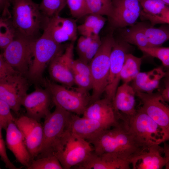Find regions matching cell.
<instances>
[{"mask_svg":"<svg viewBox=\"0 0 169 169\" xmlns=\"http://www.w3.org/2000/svg\"><path fill=\"white\" fill-rule=\"evenodd\" d=\"M88 141L96 154L109 155L127 160L132 165L137 158L148 149L129 131L123 121L102 131Z\"/></svg>","mask_w":169,"mask_h":169,"instance_id":"obj_1","label":"cell"},{"mask_svg":"<svg viewBox=\"0 0 169 169\" xmlns=\"http://www.w3.org/2000/svg\"><path fill=\"white\" fill-rule=\"evenodd\" d=\"M12 20L16 33L31 39L38 38L48 19L39 4L32 0H12Z\"/></svg>","mask_w":169,"mask_h":169,"instance_id":"obj_2","label":"cell"},{"mask_svg":"<svg viewBox=\"0 0 169 169\" xmlns=\"http://www.w3.org/2000/svg\"><path fill=\"white\" fill-rule=\"evenodd\" d=\"M101 40V46L89 64L93 83L90 104L100 98L107 84L110 55L115 41L113 31Z\"/></svg>","mask_w":169,"mask_h":169,"instance_id":"obj_3","label":"cell"},{"mask_svg":"<svg viewBox=\"0 0 169 169\" xmlns=\"http://www.w3.org/2000/svg\"><path fill=\"white\" fill-rule=\"evenodd\" d=\"M44 119L43 138L38 154L35 158L53 155L55 149L68 130L72 113L57 105Z\"/></svg>","mask_w":169,"mask_h":169,"instance_id":"obj_4","label":"cell"},{"mask_svg":"<svg viewBox=\"0 0 169 169\" xmlns=\"http://www.w3.org/2000/svg\"><path fill=\"white\" fill-rule=\"evenodd\" d=\"M66 47L43 31L34 41L33 58L26 76L27 79L34 83L44 84L43 74L46 67L55 57L64 52Z\"/></svg>","mask_w":169,"mask_h":169,"instance_id":"obj_5","label":"cell"},{"mask_svg":"<svg viewBox=\"0 0 169 169\" xmlns=\"http://www.w3.org/2000/svg\"><path fill=\"white\" fill-rule=\"evenodd\" d=\"M93 151V147L88 141L73 136L68 130L53 155L58 158L64 169H69L83 163Z\"/></svg>","mask_w":169,"mask_h":169,"instance_id":"obj_6","label":"cell"},{"mask_svg":"<svg viewBox=\"0 0 169 169\" xmlns=\"http://www.w3.org/2000/svg\"><path fill=\"white\" fill-rule=\"evenodd\" d=\"M44 84L51 94L53 104L70 112L83 115L90 103L91 95L78 87L69 89L48 79L44 80Z\"/></svg>","mask_w":169,"mask_h":169,"instance_id":"obj_7","label":"cell"},{"mask_svg":"<svg viewBox=\"0 0 169 169\" xmlns=\"http://www.w3.org/2000/svg\"><path fill=\"white\" fill-rule=\"evenodd\" d=\"M123 121L129 131L146 149L166 141L162 129L140 108L134 115Z\"/></svg>","mask_w":169,"mask_h":169,"instance_id":"obj_8","label":"cell"},{"mask_svg":"<svg viewBox=\"0 0 169 169\" xmlns=\"http://www.w3.org/2000/svg\"><path fill=\"white\" fill-rule=\"evenodd\" d=\"M35 40L16 33L13 40L2 53L5 60L26 77L33 61Z\"/></svg>","mask_w":169,"mask_h":169,"instance_id":"obj_9","label":"cell"},{"mask_svg":"<svg viewBox=\"0 0 169 169\" xmlns=\"http://www.w3.org/2000/svg\"><path fill=\"white\" fill-rule=\"evenodd\" d=\"M136 92L142 105L140 108L161 127L164 133L166 141H169V105L160 93Z\"/></svg>","mask_w":169,"mask_h":169,"instance_id":"obj_10","label":"cell"},{"mask_svg":"<svg viewBox=\"0 0 169 169\" xmlns=\"http://www.w3.org/2000/svg\"><path fill=\"white\" fill-rule=\"evenodd\" d=\"M28 79L19 74L0 79V100L7 103L16 113L20 110L22 101L27 94Z\"/></svg>","mask_w":169,"mask_h":169,"instance_id":"obj_11","label":"cell"},{"mask_svg":"<svg viewBox=\"0 0 169 169\" xmlns=\"http://www.w3.org/2000/svg\"><path fill=\"white\" fill-rule=\"evenodd\" d=\"M129 44L122 38L115 39L110 55L109 74L105 93L106 97L113 102L120 79V73Z\"/></svg>","mask_w":169,"mask_h":169,"instance_id":"obj_12","label":"cell"},{"mask_svg":"<svg viewBox=\"0 0 169 169\" xmlns=\"http://www.w3.org/2000/svg\"><path fill=\"white\" fill-rule=\"evenodd\" d=\"M74 42H71L64 52L55 57L49 64V72L51 78L69 87L75 84L72 69Z\"/></svg>","mask_w":169,"mask_h":169,"instance_id":"obj_13","label":"cell"},{"mask_svg":"<svg viewBox=\"0 0 169 169\" xmlns=\"http://www.w3.org/2000/svg\"><path fill=\"white\" fill-rule=\"evenodd\" d=\"M113 12L109 18L114 28H124L135 24L142 11L139 0H112Z\"/></svg>","mask_w":169,"mask_h":169,"instance_id":"obj_14","label":"cell"},{"mask_svg":"<svg viewBox=\"0 0 169 169\" xmlns=\"http://www.w3.org/2000/svg\"><path fill=\"white\" fill-rule=\"evenodd\" d=\"M52 102V96L48 89L36 87L34 91L25 97L22 105L26 109V115L39 122L51 113L49 107Z\"/></svg>","mask_w":169,"mask_h":169,"instance_id":"obj_15","label":"cell"},{"mask_svg":"<svg viewBox=\"0 0 169 169\" xmlns=\"http://www.w3.org/2000/svg\"><path fill=\"white\" fill-rule=\"evenodd\" d=\"M14 122L23 136L27 147L33 160L38 156L43 138V126L26 115L15 119Z\"/></svg>","mask_w":169,"mask_h":169,"instance_id":"obj_16","label":"cell"},{"mask_svg":"<svg viewBox=\"0 0 169 169\" xmlns=\"http://www.w3.org/2000/svg\"><path fill=\"white\" fill-rule=\"evenodd\" d=\"M43 31L57 43L75 42L77 38L78 26L72 18L56 16L48 18Z\"/></svg>","mask_w":169,"mask_h":169,"instance_id":"obj_17","label":"cell"},{"mask_svg":"<svg viewBox=\"0 0 169 169\" xmlns=\"http://www.w3.org/2000/svg\"><path fill=\"white\" fill-rule=\"evenodd\" d=\"M6 131L7 147L16 160L27 169L33 159L27 147L22 133L14 122L10 123Z\"/></svg>","mask_w":169,"mask_h":169,"instance_id":"obj_18","label":"cell"},{"mask_svg":"<svg viewBox=\"0 0 169 169\" xmlns=\"http://www.w3.org/2000/svg\"><path fill=\"white\" fill-rule=\"evenodd\" d=\"M111 127L95 120L72 113L68 130L74 136L88 141L102 131Z\"/></svg>","mask_w":169,"mask_h":169,"instance_id":"obj_19","label":"cell"},{"mask_svg":"<svg viewBox=\"0 0 169 169\" xmlns=\"http://www.w3.org/2000/svg\"><path fill=\"white\" fill-rule=\"evenodd\" d=\"M136 95L134 89L128 84L123 83L118 87L113 103L120 120L125 121L136 112Z\"/></svg>","mask_w":169,"mask_h":169,"instance_id":"obj_20","label":"cell"},{"mask_svg":"<svg viewBox=\"0 0 169 169\" xmlns=\"http://www.w3.org/2000/svg\"><path fill=\"white\" fill-rule=\"evenodd\" d=\"M82 115L83 117L103 122L110 127L115 125L120 121L113 102L106 97L90 103Z\"/></svg>","mask_w":169,"mask_h":169,"instance_id":"obj_21","label":"cell"},{"mask_svg":"<svg viewBox=\"0 0 169 169\" xmlns=\"http://www.w3.org/2000/svg\"><path fill=\"white\" fill-rule=\"evenodd\" d=\"M164 148L159 144L150 146L147 150L136 159L134 169H161L165 166L169 168V153L163 157Z\"/></svg>","mask_w":169,"mask_h":169,"instance_id":"obj_22","label":"cell"},{"mask_svg":"<svg viewBox=\"0 0 169 169\" xmlns=\"http://www.w3.org/2000/svg\"><path fill=\"white\" fill-rule=\"evenodd\" d=\"M127 160L109 155H98L93 151L83 163L75 167L78 169H129Z\"/></svg>","mask_w":169,"mask_h":169,"instance_id":"obj_23","label":"cell"},{"mask_svg":"<svg viewBox=\"0 0 169 169\" xmlns=\"http://www.w3.org/2000/svg\"><path fill=\"white\" fill-rule=\"evenodd\" d=\"M166 74V72L161 67L147 72H140L132 81L131 86L136 92L152 93L158 87L161 80Z\"/></svg>","mask_w":169,"mask_h":169,"instance_id":"obj_24","label":"cell"},{"mask_svg":"<svg viewBox=\"0 0 169 169\" xmlns=\"http://www.w3.org/2000/svg\"><path fill=\"white\" fill-rule=\"evenodd\" d=\"M87 15L84 23L78 26V31L81 35L95 38L99 36L107 19L98 14L90 13Z\"/></svg>","mask_w":169,"mask_h":169,"instance_id":"obj_25","label":"cell"},{"mask_svg":"<svg viewBox=\"0 0 169 169\" xmlns=\"http://www.w3.org/2000/svg\"><path fill=\"white\" fill-rule=\"evenodd\" d=\"M150 47H160L169 40V24L163 23L159 27L141 23Z\"/></svg>","mask_w":169,"mask_h":169,"instance_id":"obj_26","label":"cell"},{"mask_svg":"<svg viewBox=\"0 0 169 169\" xmlns=\"http://www.w3.org/2000/svg\"><path fill=\"white\" fill-rule=\"evenodd\" d=\"M120 34L121 38L129 44L136 45L138 48L150 47L141 23L122 29Z\"/></svg>","mask_w":169,"mask_h":169,"instance_id":"obj_27","label":"cell"},{"mask_svg":"<svg viewBox=\"0 0 169 169\" xmlns=\"http://www.w3.org/2000/svg\"><path fill=\"white\" fill-rule=\"evenodd\" d=\"M142 58L135 56L130 53L125 55L120 73V79L123 83L132 81L140 72Z\"/></svg>","mask_w":169,"mask_h":169,"instance_id":"obj_28","label":"cell"},{"mask_svg":"<svg viewBox=\"0 0 169 169\" xmlns=\"http://www.w3.org/2000/svg\"><path fill=\"white\" fill-rule=\"evenodd\" d=\"M16 34L12 17L1 16L0 19V47L3 50L13 40Z\"/></svg>","mask_w":169,"mask_h":169,"instance_id":"obj_29","label":"cell"},{"mask_svg":"<svg viewBox=\"0 0 169 169\" xmlns=\"http://www.w3.org/2000/svg\"><path fill=\"white\" fill-rule=\"evenodd\" d=\"M89 14L96 13L107 16H112L113 12L112 0H86Z\"/></svg>","mask_w":169,"mask_h":169,"instance_id":"obj_30","label":"cell"},{"mask_svg":"<svg viewBox=\"0 0 169 169\" xmlns=\"http://www.w3.org/2000/svg\"><path fill=\"white\" fill-rule=\"evenodd\" d=\"M66 5V0H42L39 7L44 16L49 18L59 15Z\"/></svg>","mask_w":169,"mask_h":169,"instance_id":"obj_31","label":"cell"},{"mask_svg":"<svg viewBox=\"0 0 169 169\" xmlns=\"http://www.w3.org/2000/svg\"><path fill=\"white\" fill-rule=\"evenodd\" d=\"M58 158L54 155L35 159L27 169H63Z\"/></svg>","mask_w":169,"mask_h":169,"instance_id":"obj_32","label":"cell"},{"mask_svg":"<svg viewBox=\"0 0 169 169\" xmlns=\"http://www.w3.org/2000/svg\"><path fill=\"white\" fill-rule=\"evenodd\" d=\"M142 12L151 15L157 16L162 14L169 7L161 0H139Z\"/></svg>","mask_w":169,"mask_h":169,"instance_id":"obj_33","label":"cell"},{"mask_svg":"<svg viewBox=\"0 0 169 169\" xmlns=\"http://www.w3.org/2000/svg\"><path fill=\"white\" fill-rule=\"evenodd\" d=\"M147 55L159 59L163 66L169 68V47H139Z\"/></svg>","mask_w":169,"mask_h":169,"instance_id":"obj_34","label":"cell"},{"mask_svg":"<svg viewBox=\"0 0 169 169\" xmlns=\"http://www.w3.org/2000/svg\"><path fill=\"white\" fill-rule=\"evenodd\" d=\"M11 110L7 103L0 100V130H6L10 123L14 122L16 119L12 115Z\"/></svg>","mask_w":169,"mask_h":169,"instance_id":"obj_35","label":"cell"},{"mask_svg":"<svg viewBox=\"0 0 169 169\" xmlns=\"http://www.w3.org/2000/svg\"><path fill=\"white\" fill-rule=\"evenodd\" d=\"M70 13L74 18H80L89 14L86 6L81 0H66Z\"/></svg>","mask_w":169,"mask_h":169,"instance_id":"obj_36","label":"cell"},{"mask_svg":"<svg viewBox=\"0 0 169 169\" xmlns=\"http://www.w3.org/2000/svg\"><path fill=\"white\" fill-rule=\"evenodd\" d=\"M75 84L80 89L88 92L92 90L93 81L91 77L73 72Z\"/></svg>","mask_w":169,"mask_h":169,"instance_id":"obj_37","label":"cell"},{"mask_svg":"<svg viewBox=\"0 0 169 169\" xmlns=\"http://www.w3.org/2000/svg\"><path fill=\"white\" fill-rule=\"evenodd\" d=\"M101 44V39L99 36L94 38L84 56L80 59L89 64L96 54Z\"/></svg>","mask_w":169,"mask_h":169,"instance_id":"obj_38","label":"cell"},{"mask_svg":"<svg viewBox=\"0 0 169 169\" xmlns=\"http://www.w3.org/2000/svg\"><path fill=\"white\" fill-rule=\"evenodd\" d=\"M19 74H20L5 60L2 54H0V79Z\"/></svg>","mask_w":169,"mask_h":169,"instance_id":"obj_39","label":"cell"},{"mask_svg":"<svg viewBox=\"0 0 169 169\" xmlns=\"http://www.w3.org/2000/svg\"><path fill=\"white\" fill-rule=\"evenodd\" d=\"M142 18L149 20L154 26L157 24H169V7L159 15L152 16L143 14Z\"/></svg>","mask_w":169,"mask_h":169,"instance_id":"obj_40","label":"cell"},{"mask_svg":"<svg viewBox=\"0 0 169 169\" xmlns=\"http://www.w3.org/2000/svg\"><path fill=\"white\" fill-rule=\"evenodd\" d=\"M2 130H0V156L1 159L5 164V167L9 169H18L9 159L7 153L5 141L3 138Z\"/></svg>","mask_w":169,"mask_h":169,"instance_id":"obj_41","label":"cell"},{"mask_svg":"<svg viewBox=\"0 0 169 169\" xmlns=\"http://www.w3.org/2000/svg\"><path fill=\"white\" fill-rule=\"evenodd\" d=\"M72 69L73 72L91 77L89 64L84 62L79 59L74 60L72 63Z\"/></svg>","mask_w":169,"mask_h":169,"instance_id":"obj_42","label":"cell"},{"mask_svg":"<svg viewBox=\"0 0 169 169\" xmlns=\"http://www.w3.org/2000/svg\"><path fill=\"white\" fill-rule=\"evenodd\" d=\"M94 38L82 35L79 38L76 46L79 59H81L84 56Z\"/></svg>","mask_w":169,"mask_h":169,"instance_id":"obj_43","label":"cell"},{"mask_svg":"<svg viewBox=\"0 0 169 169\" xmlns=\"http://www.w3.org/2000/svg\"><path fill=\"white\" fill-rule=\"evenodd\" d=\"M12 0H0V8L2 12V16H11L12 14L9 8Z\"/></svg>","mask_w":169,"mask_h":169,"instance_id":"obj_44","label":"cell"},{"mask_svg":"<svg viewBox=\"0 0 169 169\" xmlns=\"http://www.w3.org/2000/svg\"><path fill=\"white\" fill-rule=\"evenodd\" d=\"M165 77L164 87L160 94L165 101L169 102V76Z\"/></svg>","mask_w":169,"mask_h":169,"instance_id":"obj_45","label":"cell"},{"mask_svg":"<svg viewBox=\"0 0 169 169\" xmlns=\"http://www.w3.org/2000/svg\"><path fill=\"white\" fill-rule=\"evenodd\" d=\"M166 5L169 6V0H161Z\"/></svg>","mask_w":169,"mask_h":169,"instance_id":"obj_46","label":"cell"},{"mask_svg":"<svg viewBox=\"0 0 169 169\" xmlns=\"http://www.w3.org/2000/svg\"><path fill=\"white\" fill-rule=\"evenodd\" d=\"M167 76H169V70H168V71L166 72V74L165 77Z\"/></svg>","mask_w":169,"mask_h":169,"instance_id":"obj_47","label":"cell"}]
</instances>
